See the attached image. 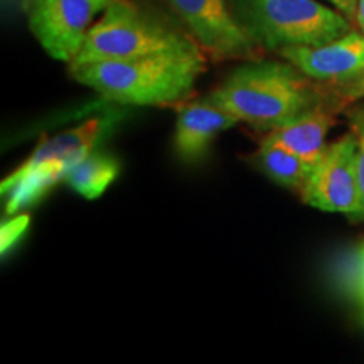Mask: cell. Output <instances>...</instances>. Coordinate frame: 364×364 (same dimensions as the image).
Listing matches in <instances>:
<instances>
[{"label": "cell", "instance_id": "cell-1", "mask_svg": "<svg viewBox=\"0 0 364 364\" xmlns=\"http://www.w3.org/2000/svg\"><path fill=\"white\" fill-rule=\"evenodd\" d=\"M206 98L241 124L265 134L332 98V95L292 63L258 59L236 68Z\"/></svg>", "mask_w": 364, "mask_h": 364}, {"label": "cell", "instance_id": "cell-2", "mask_svg": "<svg viewBox=\"0 0 364 364\" xmlns=\"http://www.w3.org/2000/svg\"><path fill=\"white\" fill-rule=\"evenodd\" d=\"M208 70L203 49L108 59L70 68L78 83L105 100L136 107H172L193 93Z\"/></svg>", "mask_w": 364, "mask_h": 364}, {"label": "cell", "instance_id": "cell-3", "mask_svg": "<svg viewBox=\"0 0 364 364\" xmlns=\"http://www.w3.org/2000/svg\"><path fill=\"white\" fill-rule=\"evenodd\" d=\"M236 21L263 51L321 46L354 31L351 19L317 0H228Z\"/></svg>", "mask_w": 364, "mask_h": 364}, {"label": "cell", "instance_id": "cell-4", "mask_svg": "<svg viewBox=\"0 0 364 364\" xmlns=\"http://www.w3.org/2000/svg\"><path fill=\"white\" fill-rule=\"evenodd\" d=\"M201 49L189 33L159 19L132 0H112L90 29L70 68L108 59H129L157 53Z\"/></svg>", "mask_w": 364, "mask_h": 364}, {"label": "cell", "instance_id": "cell-5", "mask_svg": "<svg viewBox=\"0 0 364 364\" xmlns=\"http://www.w3.org/2000/svg\"><path fill=\"white\" fill-rule=\"evenodd\" d=\"M105 127L103 118H90L81 125L46 139L24 162L2 181L0 191L6 196L7 215L38 203L80 161L95 149Z\"/></svg>", "mask_w": 364, "mask_h": 364}, {"label": "cell", "instance_id": "cell-6", "mask_svg": "<svg viewBox=\"0 0 364 364\" xmlns=\"http://www.w3.org/2000/svg\"><path fill=\"white\" fill-rule=\"evenodd\" d=\"M112 0H24L31 33L56 61L71 65Z\"/></svg>", "mask_w": 364, "mask_h": 364}, {"label": "cell", "instance_id": "cell-7", "mask_svg": "<svg viewBox=\"0 0 364 364\" xmlns=\"http://www.w3.org/2000/svg\"><path fill=\"white\" fill-rule=\"evenodd\" d=\"M191 38L213 61H258L263 49L236 21L228 0H166Z\"/></svg>", "mask_w": 364, "mask_h": 364}, {"label": "cell", "instance_id": "cell-8", "mask_svg": "<svg viewBox=\"0 0 364 364\" xmlns=\"http://www.w3.org/2000/svg\"><path fill=\"white\" fill-rule=\"evenodd\" d=\"M300 196L321 211L363 218L356 135L348 134L327 145Z\"/></svg>", "mask_w": 364, "mask_h": 364}, {"label": "cell", "instance_id": "cell-9", "mask_svg": "<svg viewBox=\"0 0 364 364\" xmlns=\"http://www.w3.org/2000/svg\"><path fill=\"white\" fill-rule=\"evenodd\" d=\"M304 75L324 85H341L364 73V34L351 31L321 46H299L279 53Z\"/></svg>", "mask_w": 364, "mask_h": 364}, {"label": "cell", "instance_id": "cell-10", "mask_svg": "<svg viewBox=\"0 0 364 364\" xmlns=\"http://www.w3.org/2000/svg\"><path fill=\"white\" fill-rule=\"evenodd\" d=\"M177 120L174 132V150L182 162L194 164L206 157L218 134L241 124L238 118L216 107L209 100L198 98L193 102L172 105Z\"/></svg>", "mask_w": 364, "mask_h": 364}, {"label": "cell", "instance_id": "cell-11", "mask_svg": "<svg viewBox=\"0 0 364 364\" xmlns=\"http://www.w3.org/2000/svg\"><path fill=\"white\" fill-rule=\"evenodd\" d=\"M338 108L339 103L334 97L326 100L294 120L265 132L258 144L282 145L307 159L309 162L316 164L327 147L326 136L331 127L336 124Z\"/></svg>", "mask_w": 364, "mask_h": 364}, {"label": "cell", "instance_id": "cell-12", "mask_svg": "<svg viewBox=\"0 0 364 364\" xmlns=\"http://www.w3.org/2000/svg\"><path fill=\"white\" fill-rule=\"evenodd\" d=\"M248 161L268 179L299 194L306 188L316 166L299 154L277 144H258V150L250 156Z\"/></svg>", "mask_w": 364, "mask_h": 364}, {"label": "cell", "instance_id": "cell-13", "mask_svg": "<svg viewBox=\"0 0 364 364\" xmlns=\"http://www.w3.org/2000/svg\"><path fill=\"white\" fill-rule=\"evenodd\" d=\"M120 164L107 152L91 150L65 176V182L85 199H98L118 177Z\"/></svg>", "mask_w": 364, "mask_h": 364}, {"label": "cell", "instance_id": "cell-14", "mask_svg": "<svg viewBox=\"0 0 364 364\" xmlns=\"http://www.w3.org/2000/svg\"><path fill=\"white\" fill-rule=\"evenodd\" d=\"M29 215H17L12 220L2 223V228H0V250H2V255L9 252L24 236L27 228H29Z\"/></svg>", "mask_w": 364, "mask_h": 364}, {"label": "cell", "instance_id": "cell-15", "mask_svg": "<svg viewBox=\"0 0 364 364\" xmlns=\"http://www.w3.org/2000/svg\"><path fill=\"white\" fill-rule=\"evenodd\" d=\"M348 289L364 307V241L356 248L351 260V272L348 277Z\"/></svg>", "mask_w": 364, "mask_h": 364}, {"label": "cell", "instance_id": "cell-16", "mask_svg": "<svg viewBox=\"0 0 364 364\" xmlns=\"http://www.w3.org/2000/svg\"><path fill=\"white\" fill-rule=\"evenodd\" d=\"M353 134L358 140V179L359 189H361V203H363V218H364V108L353 112Z\"/></svg>", "mask_w": 364, "mask_h": 364}, {"label": "cell", "instance_id": "cell-17", "mask_svg": "<svg viewBox=\"0 0 364 364\" xmlns=\"http://www.w3.org/2000/svg\"><path fill=\"white\" fill-rule=\"evenodd\" d=\"M326 88L339 105L346 102H354L364 97V73L358 78L346 81L341 85H326Z\"/></svg>", "mask_w": 364, "mask_h": 364}, {"label": "cell", "instance_id": "cell-18", "mask_svg": "<svg viewBox=\"0 0 364 364\" xmlns=\"http://www.w3.org/2000/svg\"><path fill=\"white\" fill-rule=\"evenodd\" d=\"M327 2H331L332 6L336 9H339L341 12H344L346 16L349 17V19H353V17H356V11L351 7V4L348 2V0H327Z\"/></svg>", "mask_w": 364, "mask_h": 364}, {"label": "cell", "instance_id": "cell-19", "mask_svg": "<svg viewBox=\"0 0 364 364\" xmlns=\"http://www.w3.org/2000/svg\"><path fill=\"white\" fill-rule=\"evenodd\" d=\"M356 22L361 29V33L364 34V0H358L356 6Z\"/></svg>", "mask_w": 364, "mask_h": 364}, {"label": "cell", "instance_id": "cell-20", "mask_svg": "<svg viewBox=\"0 0 364 364\" xmlns=\"http://www.w3.org/2000/svg\"><path fill=\"white\" fill-rule=\"evenodd\" d=\"M349 4H351V7L354 9V11H356V6H358V0H348Z\"/></svg>", "mask_w": 364, "mask_h": 364}, {"label": "cell", "instance_id": "cell-21", "mask_svg": "<svg viewBox=\"0 0 364 364\" xmlns=\"http://www.w3.org/2000/svg\"><path fill=\"white\" fill-rule=\"evenodd\" d=\"M363 317H364V316H363Z\"/></svg>", "mask_w": 364, "mask_h": 364}]
</instances>
